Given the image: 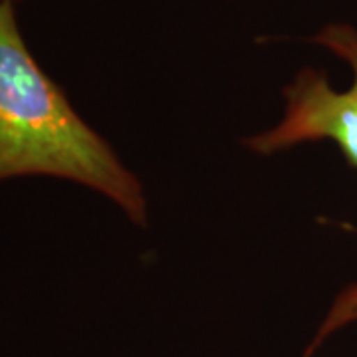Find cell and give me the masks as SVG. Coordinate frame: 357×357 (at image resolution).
<instances>
[{
    "mask_svg": "<svg viewBox=\"0 0 357 357\" xmlns=\"http://www.w3.org/2000/svg\"><path fill=\"white\" fill-rule=\"evenodd\" d=\"M54 177L114 201L147 222V199L114 147L79 117L26 46L13 2L0 4V183Z\"/></svg>",
    "mask_w": 357,
    "mask_h": 357,
    "instance_id": "6da1fadb",
    "label": "cell"
},
{
    "mask_svg": "<svg viewBox=\"0 0 357 357\" xmlns=\"http://www.w3.org/2000/svg\"><path fill=\"white\" fill-rule=\"evenodd\" d=\"M314 42L351 68V86L333 89L326 72L304 68L284 89L286 109L280 123L244 139V145L255 153L272 155L302 143L330 141L342 151L347 165L357 169V28L330 24L319 30ZM354 321H357V284L345 288L333 302L304 357L312 356L330 333Z\"/></svg>",
    "mask_w": 357,
    "mask_h": 357,
    "instance_id": "7a4b0ae2",
    "label": "cell"
},
{
    "mask_svg": "<svg viewBox=\"0 0 357 357\" xmlns=\"http://www.w3.org/2000/svg\"><path fill=\"white\" fill-rule=\"evenodd\" d=\"M2 2H13L14 4V2H20V0H0V4H2Z\"/></svg>",
    "mask_w": 357,
    "mask_h": 357,
    "instance_id": "3957f363",
    "label": "cell"
}]
</instances>
